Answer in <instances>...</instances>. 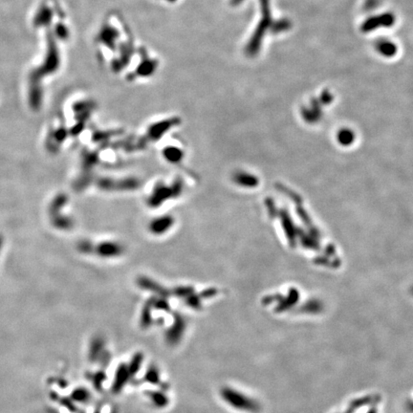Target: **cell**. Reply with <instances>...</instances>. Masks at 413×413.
I'll return each mask as SVG.
<instances>
[]
</instances>
